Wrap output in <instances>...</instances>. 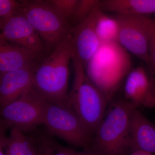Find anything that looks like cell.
<instances>
[{"instance_id":"1","label":"cell","mask_w":155,"mask_h":155,"mask_svg":"<svg viewBox=\"0 0 155 155\" xmlns=\"http://www.w3.org/2000/svg\"><path fill=\"white\" fill-rule=\"evenodd\" d=\"M73 57L71 33L51 51L41 57L34 67L32 88L47 101L70 106L68 83Z\"/></svg>"},{"instance_id":"2","label":"cell","mask_w":155,"mask_h":155,"mask_svg":"<svg viewBox=\"0 0 155 155\" xmlns=\"http://www.w3.org/2000/svg\"><path fill=\"white\" fill-rule=\"evenodd\" d=\"M110 102L87 150L93 155H127L131 118L137 108L125 100Z\"/></svg>"},{"instance_id":"3","label":"cell","mask_w":155,"mask_h":155,"mask_svg":"<svg viewBox=\"0 0 155 155\" xmlns=\"http://www.w3.org/2000/svg\"><path fill=\"white\" fill-rule=\"evenodd\" d=\"M132 67L130 54L118 42H110L102 43L85 71L110 102Z\"/></svg>"},{"instance_id":"4","label":"cell","mask_w":155,"mask_h":155,"mask_svg":"<svg viewBox=\"0 0 155 155\" xmlns=\"http://www.w3.org/2000/svg\"><path fill=\"white\" fill-rule=\"evenodd\" d=\"M74 78L69 101L88 132L93 135L103 120L109 101L87 77L81 63L73 57Z\"/></svg>"},{"instance_id":"5","label":"cell","mask_w":155,"mask_h":155,"mask_svg":"<svg viewBox=\"0 0 155 155\" xmlns=\"http://www.w3.org/2000/svg\"><path fill=\"white\" fill-rule=\"evenodd\" d=\"M19 12L30 22L41 38L47 54L72 33L71 23L61 17L47 1H20Z\"/></svg>"},{"instance_id":"6","label":"cell","mask_w":155,"mask_h":155,"mask_svg":"<svg viewBox=\"0 0 155 155\" xmlns=\"http://www.w3.org/2000/svg\"><path fill=\"white\" fill-rule=\"evenodd\" d=\"M42 124L51 134L69 144L88 148L92 136L71 106L47 101Z\"/></svg>"},{"instance_id":"7","label":"cell","mask_w":155,"mask_h":155,"mask_svg":"<svg viewBox=\"0 0 155 155\" xmlns=\"http://www.w3.org/2000/svg\"><path fill=\"white\" fill-rule=\"evenodd\" d=\"M47 101L33 88L0 110V120L6 127L30 131L42 124Z\"/></svg>"},{"instance_id":"8","label":"cell","mask_w":155,"mask_h":155,"mask_svg":"<svg viewBox=\"0 0 155 155\" xmlns=\"http://www.w3.org/2000/svg\"><path fill=\"white\" fill-rule=\"evenodd\" d=\"M119 25L118 43L130 54L141 60L152 71L149 43L154 19L144 16L115 14Z\"/></svg>"},{"instance_id":"9","label":"cell","mask_w":155,"mask_h":155,"mask_svg":"<svg viewBox=\"0 0 155 155\" xmlns=\"http://www.w3.org/2000/svg\"><path fill=\"white\" fill-rule=\"evenodd\" d=\"M0 35L7 40L19 45L39 57L47 54L40 37L19 12L5 22L0 31Z\"/></svg>"},{"instance_id":"10","label":"cell","mask_w":155,"mask_h":155,"mask_svg":"<svg viewBox=\"0 0 155 155\" xmlns=\"http://www.w3.org/2000/svg\"><path fill=\"white\" fill-rule=\"evenodd\" d=\"M100 9V7L96 9L86 19L72 28L73 57L80 61L84 69L101 44L95 30L96 21Z\"/></svg>"},{"instance_id":"11","label":"cell","mask_w":155,"mask_h":155,"mask_svg":"<svg viewBox=\"0 0 155 155\" xmlns=\"http://www.w3.org/2000/svg\"><path fill=\"white\" fill-rule=\"evenodd\" d=\"M154 83L150 80L145 69L140 66L132 69L125 80V100L136 107H155V98L153 92Z\"/></svg>"},{"instance_id":"12","label":"cell","mask_w":155,"mask_h":155,"mask_svg":"<svg viewBox=\"0 0 155 155\" xmlns=\"http://www.w3.org/2000/svg\"><path fill=\"white\" fill-rule=\"evenodd\" d=\"M34 67L0 75V110L32 88Z\"/></svg>"},{"instance_id":"13","label":"cell","mask_w":155,"mask_h":155,"mask_svg":"<svg viewBox=\"0 0 155 155\" xmlns=\"http://www.w3.org/2000/svg\"><path fill=\"white\" fill-rule=\"evenodd\" d=\"M41 57L3 37L0 35V75L34 67Z\"/></svg>"},{"instance_id":"14","label":"cell","mask_w":155,"mask_h":155,"mask_svg":"<svg viewBox=\"0 0 155 155\" xmlns=\"http://www.w3.org/2000/svg\"><path fill=\"white\" fill-rule=\"evenodd\" d=\"M130 153L136 150L155 155V124L135 109L132 114L130 133Z\"/></svg>"},{"instance_id":"15","label":"cell","mask_w":155,"mask_h":155,"mask_svg":"<svg viewBox=\"0 0 155 155\" xmlns=\"http://www.w3.org/2000/svg\"><path fill=\"white\" fill-rule=\"evenodd\" d=\"M51 143H37L22 130L13 127L7 137L5 155H51L54 151Z\"/></svg>"},{"instance_id":"16","label":"cell","mask_w":155,"mask_h":155,"mask_svg":"<svg viewBox=\"0 0 155 155\" xmlns=\"http://www.w3.org/2000/svg\"><path fill=\"white\" fill-rule=\"evenodd\" d=\"M100 8L115 14L144 16L155 14V0H103Z\"/></svg>"},{"instance_id":"17","label":"cell","mask_w":155,"mask_h":155,"mask_svg":"<svg viewBox=\"0 0 155 155\" xmlns=\"http://www.w3.org/2000/svg\"><path fill=\"white\" fill-rule=\"evenodd\" d=\"M97 35L102 43L117 42L119 32V25L114 16L105 14L100 8L96 21Z\"/></svg>"},{"instance_id":"18","label":"cell","mask_w":155,"mask_h":155,"mask_svg":"<svg viewBox=\"0 0 155 155\" xmlns=\"http://www.w3.org/2000/svg\"><path fill=\"white\" fill-rule=\"evenodd\" d=\"M101 2L100 0H78L71 22L75 25L82 22L100 7Z\"/></svg>"},{"instance_id":"19","label":"cell","mask_w":155,"mask_h":155,"mask_svg":"<svg viewBox=\"0 0 155 155\" xmlns=\"http://www.w3.org/2000/svg\"><path fill=\"white\" fill-rule=\"evenodd\" d=\"M61 17L71 23L78 0H47Z\"/></svg>"},{"instance_id":"20","label":"cell","mask_w":155,"mask_h":155,"mask_svg":"<svg viewBox=\"0 0 155 155\" xmlns=\"http://www.w3.org/2000/svg\"><path fill=\"white\" fill-rule=\"evenodd\" d=\"M21 8L20 1L0 0V31L3 24Z\"/></svg>"},{"instance_id":"21","label":"cell","mask_w":155,"mask_h":155,"mask_svg":"<svg viewBox=\"0 0 155 155\" xmlns=\"http://www.w3.org/2000/svg\"><path fill=\"white\" fill-rule=\"evenodd\" d=\"M149 54L152 71H155V19L149 43Z\"/></svg>"},{"instance_id":"22","label":"cell","mask_w":155,"mask_h":155,"mask_svg":"<svg viewBox=\"0 0 155 155\" xmlns=\"http://www.w3.org/2000/svg\"><path fill=\"white\" fill-rule=\"evenodd\" d=\"M77 151L71 149L54 144V151L51 155H77Z\"/></svg>"},{"instance_id":"23","label":"cell","mask_w":155,"mask_h":155,"mask_svg":"<svg viewBox=\"0 0 155 155\" xmlns=\"http://www.w3.org/2000/svg\"><path fill=\"white\" fill-rule=\"evenodd\" d=\"M6 127L0 120V155H5V147L7 137L5 132Z\"/></svg>"},{"instance_id":"24","label":"cell","mask_w":155,"mask_h":155,"mask_svg":"<svg viewBox=\"0 0 155 155\" xmlns=\"http://www.w3.org/2000/svg\"><path fill=\"white\" fill-rule=\"evenodd\" d=\"M127 155H155L145 151L141 150H136L131 152Z\"/></svg>"},{"instance_id":"25","label":"cell","mask_w":155,"mask_h":155,"mask_svg":"<svg viewBox=\"0 0 155 155\" xmlns=\"http://www.w3.org/2000/svg\"><path fill=\"white\" fill-rule=\"evenodd\" d=\"M77 155H93L88 150H83L81 151L77 152Z\"/></svg>"},{"instance_id":"26","label":"cell","mask_w":155,"mask_h":155,"mask_svg":"<svg viewBox=\"0 0 155 155\" xmlns=\"http://www.w3.org/2000/svg\"><path fill=\"white\" fill-rule=\"evenodd\" d=\"M153 94L155 98V84H154L153 86Z\"/></svg>"}]
</instances>
